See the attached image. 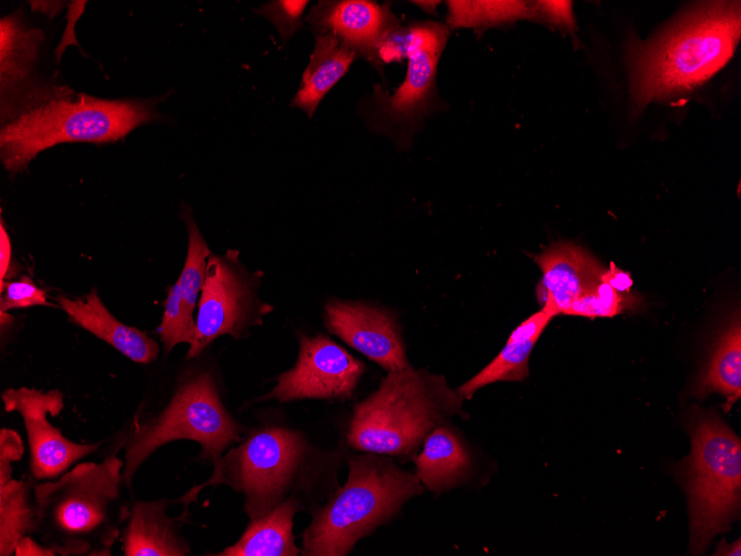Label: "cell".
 I'll return each instance as SVG.
<instances>
[{
	"label": "cell",
	"instance_id": "obj_18",
	"mask_svg": "<svg viewBox=\"0 0 741 556\" xmlns=\"http://www.w3.org/2000/svg\"><path fill=\"white\" fill-rule=\"evenodd\" d=\"M70 321L106 342L136 363H151L159 354V344L144 332L116 320L100 300L95 289L81 299L55 297Z\"/></svg>",
	"mask_w": 741,
	"mask_h": 556
},
{
	"label": "cell",
	"instance_id": "obj_5",
	"mask_svg": "<svg viewBox=\"0 0 741 556\" xmlns=\"http://www.w3.org/2000/svg\"><path fill=\"white\" fill-rule=\"evenodd\" d=\"M423 489L416 474L399 468L386 455L368 453L351 457L344 486L312 510L301 554L347 555L357 540L393 518Z\"/></svg>",
	"mask_w": 741,
	"mask_h": 556
},
{
	"label": "cell",
	"instance_id": "obj_29",
	"mask_svg": "<svg viewBox=\"0 0 741 556\" xmlns=\"http://www.w3.org/2000/svg\"><path fill=\"white\" fill-rule=\"evenodd\" d=\"M0 292V313L12 309L50 305L45 291L38 287L29 276H22L14 282H1Z\"/></svg>",
	"mask_w": 741,
	"mask_h": 556
},
{
	"label": "cell",
	"instance_id": "obj_10",
	"mask_svg": "<svg viewBox=\"0 0 741 556\" xmlns=\"http://www.w3.org/2000/svg\"><path fill=\"white\" fill-rule=\"evenodd\" d=\"M255 274L248 275L238 261V252L210 255L202 287L196 333L186 358H194L222 335L245 337L252 326L261 324L273 307L256 294Z\"/></svg>",
	"mask_w": 741,
	"mask_h": 556
},
{
	"label": "cell",
	"instance_id": "obj_2",
	"mask_svg": "<svg viewBox=\"0 0 741 556\" xmlns=\"http://www.w3.org/2000/svg\"><path fill=\"white\" fill-rule=\"evenodd\" d=\"M741 34L739 2H709L683 14L656 39L629 48L637 105L699 87L732 58Z\"/></svg>",
	"mask_w": 741,
	"mask_h": 556
},
{
	"label": "cell",
	"instance_id": "obj_15",
	"mask_svg": "<svg viewBox=\"0 0 741 556\" xmlns=\"http://www.w3.org/2000/svg\"><path fill=\"white\" fill-rule=\"evenodd\" d=\"M541 270L538 300L552 317L568 315L579 300L595 292L605 269L589 252L570 242H557L534 255Z\"/></svg>",
	"mask_w": 741,
	"mask_h": 556
},
{
	"label": "cell",
	"instance_id": "obj_30",
	"mask_svg": "<svg viewBox=\"0 0 741 556\" xmlns=\"http://www.w3.org/2000/svg\"><path fill=\"white\" fill-rule=\"evenodd\" d=\"M537 21L572 31L575 19L570 1H536Z\"/></svg>",
	"mask_w": 741,
	"mask_h": 556
},
{
	"label": "cell",
	"instance_id": "obj_19",
	"mask_svg": "<svg viewBox=\"0 0 741 556\" xmlns=\"http://www.w3.org/2000/svg\"><path fill=\"white\" fill-rule=\"evenodd\" d=\"M552 316L539 310L521 322L509 335L499 354L480 372L457 388L464 400L476 391L495 382H520L529 376V358L536 342Z\"/></svg>",
	"mask_w": 741,
	"mask_h": 556
},
{
	"label": "cell",
	"instance_id": "obj_32",
	"mask_svg": "<svg viewBox=\"0 0 741 556\" xmlns=\"http://www.w3.org/2000/svg\"><path fill=\"white\" fill-rule=\"evenodd\" d=\"M16 556H54L55 553L43 543L35 542L31 535L21 537L16 545Z\"/></svg>",
	"mask_w": 741,
	"mask_h": 556
},
{
	"label": "cell",
	"instance_id": "obj_8",
	"mask_svg": "<svg viewBox=\"0 0 741 556\" xmlns=\"http://www.w3.org/2000/svg\"><path fill=\"white\" fill-rule=\"evenodd\" d=\"M449 37L445 24L415 21L402 27L380 50L382 63L406 57L404 81L389 94L379 84L361 108L368 127L397 145H409L423 119L439 107L437 65Z\"/></svg>",
	"mask_w": 741,
	"mask_h": 556
},
{
	"label": "cell",
	"instance_id": "obj_23",
	"mask_svg": "<svg viewBox=\"0 0 741 556\" xmlns=\"http://www.w3.org/2000/svg\"><path fill=\"white\" fill-rule=\"evenodd\" d=\"M301 508L296 495L290 496L260 518L251 519L233 545L214 554L219 556H296L293 519Z\"/></svg>",
	"mask_w": 741,
	"mask_h": 556
},
{
	"label": "cell",
	"instance_id": "obj_24",
	"mask_svg": "<svg viewBox=\"0 0 741 556\" xmlns=\"http://www.w3.org/2000/svg\"><path fill=\"white\" fill-rule=\"evenodd\" d=\"M43 33L23 24L16 16L0 22L1 98L26 87L32 71Z\"/></svg>",
	"mask_w": 741,
	"mask_h": 556
},
{
	"label": "cell",
	"instance_id": "obj_33",
	"mask_svg": "<svg viewBox=\"0 0 741 556\" xmlns=\"http://www.w3.org/2000/svg\"><path fill=\"white\" fill-rule=\"evenodd\" d=\"M11 264V243L3 221L0 225V280L4 282L9 276Z\"/></svg>",
	"mask_w": 741,
	"mask_h": 556
},
{
	"label": "cell",
	"instance_id": "obj_25",
	"mask_svg": "<svg viewBox=\"0 0 741 556\" xmlns=\"http://www.w3.org/2000/svg\"><path fill=\"white\" fill-rule=\"evenodd\" d=\"M35 530L34 484L11 478L0 485V555L14 554L17 542Z\"/></svg>",
	"mask_w": 741,
	"mask_h": 556
},
{
	"label": "cell",
	"instance_id": "obj_34",
	"mask_svg": "<svg viewBox=\"0 0 741 556\" xmlns=\"http://www.w3.org/2000/svg\"><path fill=\"white\" fill-rule=\"evenodd\" d=\"M713 555L722 556H740L741 555V540L738 538L735 542L728 544L725 540L719 543L718 549Z\"/></svg>",
	"mask_w": 741,
	"mask_h": 556
},
{
	"label": "cell",
	"instance_id": "obj_35",
	"mask_svg": "<svg viewBox=\"0 0 741 556\" xmlns=\"http://www.w3.org/2000/svg\"><path fill=\"white\" fill-rule=\"evenodd\" d=\"M414 4L420 7L422 9L434 12L435 7L439 3L438 1H413Z\"/></svg>",
	"mask_w": 741,
	"mask_h": 556
},
{
	"label": "cell",
	"instance_id": "obj_21",
	"mask_svg": "<svg viewBox=\"0 0 741 556\" xmlns=\"http://www.w3.org/2000/svg\"><path fill=\"white\" fill-rule=\"evenodd\" d=\"M357 54L329 32H315L314 49L291 105L312 118L328 91L346 74Z\"/></svg>",
	"mask_w": 741,
	"mask_h": 556
},
{
	"label": "cell",
	"instance_id": "obj_12",
	"mask_svg": "<svg viewBox=\"0 0 741 556\" xmlns=\"http://www.w3.org/2000/svg\"><path fill=\"white\" fill-rule=\"evenodd\" d=\"M1 398L7 412H17L23 419L30 449V469L35 479L54 478L101 445L79 444L63 436L47 418L63 408V395L58 390L30 387L8 388Z\"/></svg>",
	"mask_w": 741,
	"mask_h": 556
},
{
	"label": "cell",
	"instance_id": "obj_26",
	"mask_svg": "<svg viewBox=\"0 0 741 556\" xmlns=\"http://www.w3.org/2000/svg\"><path fill=\"white\" fill-rule=\"evenodd\" d=\"M450 28L484 29L519 19L537 20L536 1H448Z\"/></svg>",
	"mask_w": 741,
	"mask_h": 556
},
{
	"label": "cell",
	"instance_id": "obj_14",
	"mask_svg": "<svg viewBox=\"0 0 741 556\" xmlns=\"http://www.w3.org/2000/svg\"><path fill=\"white\" fill-rule=\"evenodd\" d=\"M325 325L329 332L388 372L408 365L394 316L378 306L332 301L325 306Z\"/></svg>",
	"mask_w": 741,
	"mask_h": 556
},
{
	"label": "cell",
	"instance_id": "obj_4",
	"mask_svg": "<svg viewBox=\"0 0 741 556\" xmlns=\"http://www.w3.org/2000/svg\"><path fill=\"white\" fill-rule=\"evenodd\" d=\"M463 400L443 375L410 365L389 371L379 387L354 406L347 443L366 453L407 456L435 427L463 414Z\"/></svg>",
	"mask_w": 741,
	"mask_h": 556
},
{
	"label": "cell",
	"instance_id": "obj_16",
	"mask_svg": "<svg viewBox=\"0 0 741 556\" xmlns=\"http://www.w3.org/2000/svg\"><path fill=\"white\" fill-rule=\"evenodd\" d=\"M189 244L182 272L168 292L158 333L165 352L180 343H193L196 333L193 312L205 280L211 251L191 215L185 216Z\"/></svg>",
	"mask_w": 741,
	"mask_h": 556
},
{
	"label": "cell",
	"instance_id": "obj_6",
	"mask_svg": "<svg viewBox=\"0 0 741 556\" xmlns=\"http://www.w3.org/2000/svg\"><path fill=\"white\" fill-rule=\"evenodd\" d=\"M691 453L678 465L690 516L692 555L725 533L741 507V441L713 411L694 406L686 421Z\"/></svg>",
	"mask_w": 741,
	"mask_h": 556
},
{
	"label": "cell",
	"instance_id": "obj_27",
	"mask_svg": "<svg viewBox=\"0 0 741 556\" xmlns=\"http://www.w3.org/2000/svg\"><path fill=\"white\" fill-rule=\"evenodd\" d=\"M638 305L637 297L630 292H621L603 279L597 290L577 301L569 310L568 315L595 317H611Z\"/></svg>",
	"mask_w": 741,
	"mask_h": 556
},
{
	"label": "cell",
	"instance_id": "obj_9",
	"mask_svg": "<svg viewBox=\"0 0 741 556\" xmlns=\"http://www.w3.org/2000/svg\"><path fill=\"white\" fill-rule=\"evenodd\" d=\"M242 427L223 405L216 383L207 372L189 376L156 416L135 421L125 444L123 479L130 487L136 469L158 448L172 441L200 444L201 457L221 459L242 438Z\"/></svg>",
	"mask_w": 741,
	"mask_h": 556
},
{
	"label": "cell",
	"instance_id": "obj_11",
	"mask_svg": "<svg viewBox=\"0 0 741 556\" xmlns=\"http://www.w3.org/2000/svg\"><path fill=\"white\" fill-rule=\"evenodd\" d=\"M364 371L362 361L329 337L302 333L295 365L277 377L276 386L262 400H346Z\"/></svg>",
	"mask_w": 741,
	"mask_h": 556
},
{
	"label": "cell",
	"instance_id": "obj_31",
	"mask_svg": "<svg viewBox=\"0 0 741 556\" xmlns=\"http://www.w3.org/2000/svg\"><path fill=\"white\" fill-rule=\"evenodd\" d=\"M23 443L20 435L10 429L0 431V485L11 479V463L19 461L23 455Z\"/></svg>",
	"mask_w": 741,
	"mask_h": 556
},
{
	"label": "cell",
	"instance_id": "obj_1",
	"mask_svg": "<svg viewBox=\"0 0 741 556\" xmlns=\"http://www.w3.org/2000/svg\"><path fill=\"white\" fill-rule=\"evenodd\" d=\"M1 100L0 156L10 173L59 143L116 141L158 117L148 101L99 99L50 83H29Z\"/></svg>",
	"mask_w": 741,
	"mask_h": 556
},
{
	"label": "cell",
	"instance_id": "obj_22",
	"mask_svg": "<svg viewBox=\"0 0 741 556\" xmlns=\"http://www.w3.org/2000/svg\"><path fill=\"white\" fill-rule=\"evenodd\" d=\"M711 393L725 397L724 412L741 397V321L733 312L714 340L707 364L697 377L692 395L703 398Z\"/></svg>",
	"mask_w": 741,
	"mask_h": 556
},
{
	"label": "cell",
	"instance_id": "obj_28",
	"mask_svg": "<svg viewBox=\"0 0 741 556\" xmlns=\"http://www.w3.org/2000/svg\"><path fill=\"white\" fill-rule=\"evenodd\" d=\"M307 6V0H273L260 6L255 13L267 19L286 42L303 27V14Z\"/></svg>",
	"mask_w": 741,
	"mask_h": 556
},
{
	"label": "cell",
	"instance_id": "obj_3",
	"mask_svg": "<svg viewBox=\"0 0 741 556\" xmlns=\"http://www.w3.org/2000/svg\"><path fill=\"white\" fill-rule=\"evenodd\" d=\"M123 466L111 455L100 463H80L57 481L34 484L41 543L55 555L110 556L131 509Z\"/></svg>",
	"mask_w": 741,
	"mask_h": 556
},
{
	"label": "cell",
	"instance_id": "obj_13",
	"mask_svg": "<svg viewBox=\"0 0 741 556\" xmlns=\"http://www.w3.org/2000/svg\"><path fill=\"white\" fill-rule=\"evenodd\" d=\"M314 32H329L349 47L357 58L383 70L380 50L403 26L390 3L369 0L319 1L306 17Z\"/></svg>",
	"mask_w": 741,
	"mask_h": 556
},
{
	"label": "cell",
	"instance_id": "obj_20",
	"mask_svg": "<svg viewBox=\"0 0 741 556\" xmlns=\"http://www.w3.org/2000/svg\"><path fill=\"white\" fill-rule=\"evenodd\" d=\"M414 462L415 474L422 485L435 493L460 485L473 466L469 452L457 432L445 424L426 436L423 449Z\"/></svg>",
	"mask_w": 741,
	"mask_h": 556
},
{
	"label": "cell",
	"instance_id": "obj_17",
	"mask_svg": "<svg viewBox=\"0 0 741 556\" xmlns=\"http://www.w3.org/2000/svg\"><path fill=\"white\" fill-rule=\"evenodd\" d=\"M168 499L136 501L131 504L129 518L120 540L125 556H186L191 547L181 533L180 517L168 515Z\"/></svg>",
	"mask_w": 741,
	"mask_h": 556
},
{
	"label": "cell",
	"instance_id": "obj_7",
	"mask_svg": "<svg viewBox=\"0 0 741 556\" xmlns=\"http://www.w3.org/2000/svg\"><path fill=\"white\" fill-rule=\"evenodd\" d=\"M302 433L283 426L253 431L213 466L204 484L190 492L197 496L207 486L226 485L244 497V509L256 519L293 496L311 477L317 456Z\"/></svg>",
	"mask_w": 741,
	"mask_h": 556
}]
</instances>
